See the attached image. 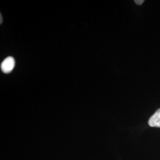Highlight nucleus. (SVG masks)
<instances>
[{
    "label": "nucleus",
    "mask_w": 160,
    "mask_h": 160,
    "mask_svg": "<svg viewBox=\"0 0 160 160\" xmlns=\"http://www.w3.org/2000/svg\"><path fill=\"white\" fill-rule=\"evenodd\" d=\"M15 60L14 58L9 57L6 58L1 65V69L5 74L11 72L15 67Z\"/></svg>",
    "instance_id": "nucleus-1"
},
{
    "label": "nucleus",
    "mask_w": 160,
    "mask_h": 160,
    "mask_svg": "<svg viewBox=\"0 0 160 160\" xmlns=\"http://www.w3.org/2000/svg\"><path fill=\"white\" fill-rule=\"evenodd\" d=\"M0 18H1V21H0V23H1V24H2V16H1H1H0Z\"/></svg>",
    "instance_id": "nucleus-4"
},
{
    "label": "nucleus",
    "mask_w": 160,
    "mask_h": 160,
    "mask_svg": "<svg viewBox=\"0 0 160 160\" xmlns=\"http://www.w3.org/2000/svg\"><path fill=\"white\" fill-rule=\"evenodd\" d=\"M144 2L143 0H135V2L138 4V5H141L143 4V2Z\"/></svg>",
    "instance_id": "nucleus-3"
},
{
    "label": "nucleus",
    "mask_w": 160,
    "mask_h": 160,
    "mask_svg": "<svg viewBox=\"0 0 160 160\" xmlns=\"http://www.w3.org/2000/svg\"><path fill=\"white\" fill-rule=\"evenodd\" d=\"M149 125L151 127L160 128V109L153 114L148 121Z\"/></svg>",
    "instance_id": "nucleus-2"
}]
</instances>
